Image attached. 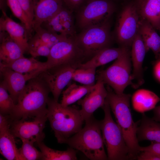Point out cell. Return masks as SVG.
<instances>
[{"label": "cell", "mask_w": 160, "mask_h": 160, "mask_svg": "<svg viewBox=\"0 0 160 160\" xmlns=\"http://www.w3.org/2000/svg\"><path fill=\"white\" fill-rule=\"evenodd\" d=\"M50 92L41 73L29 80L20 94L11 114V121L33 118L47 112Z\"/></svg>", "instance_id": "6da1fadb"}, {"label": "cell", "mask_w": 160, "mask_h": 160, "mask_svg": "<svg viewBox=\"0 0 160 160\" xmlns=\"http://www.w3.org/2000/svg\"><path fill=\"white\" fill-rule=\"evenodd\" d=\"M106 89L108 92L106 98L128 147L131 159H136L140 153V146L137 132L140 120L135 122L133 120L130 106L131 95L124 93L117 94L108 85Z\"/></svg>", "instance_id": "7a4b0ae2"}, {"label": "cell", "mask_w": 160, "mask_h": 160, "mask_svg": "<svg viewBox=\"0 0 160 160\" xmlns=\"http://www.w3.org/2000/svg\"><path fill=\"white\" fill-rule=\"evenodd\" d=\"M47 116L60 143H65L68 138L79 131L84 121L80 110L63 106L53 98L49 99Z\"/></svg>", "instance_id": "3957f363"}, {"label": "cell", "mask_w": 160, "mask_h": 160, "mask_svg": "<svg viewBox=\"0 0 160 160\" xmlns=\"http://www.w3.org/2000/svg\"><path fill=\"white\" fill-rule=\"evenodd\" d=\"M85 121L84 127L68 138L65 143L80 151L90 160L108 159L104 148L100 121L93 115Z\"/></svg>", "instance_id": "277c9868"}, {"label": "cell", "mask_w": 160, "mask_h": 160, "mask_svg": "<svg viewBox=\"0 0 160 160\" xmlns=\"http://www.w3.org/2000/svg\"><path fill=\"white\" fill-rule=\"evenodd\" d=\"M102 108L105 115L104 119L100 121V128L108 159H131L129 150L122 132L112 118L110 106L106 98Z\"/></svg>", "instance_id": "5b68a950"}, {"label": "cell", "mask_w": 160, "mask_h": 160, "mask_svg": "<svg viewBox=\"0 0 160 160\" xmlns=\"http://www.w3.org/2000/svg\"><path fill=\"white\" fill-rule=\"evenodd\" d=\"M131 52L128 48L107 68L96 71V79L111 87L118 94L123 93L129 85L136 89L131 73Z\"/></svg>", "instance_id": "8992f818"}, {"label": "cell", "mask_w": 160, "mask_h": 160, "mask_svg": "<svg viewBox=\"0 0 160 160\" xmlns=\"http://www.w3.org/2000/svg\"><path fill=\"white\" fill-rule=\"evenodd\" d=\"M109 20L84 29L75 36L78 45L89 60L102 50L110 47L112 38Z\"/></svg>", "instance_id": "52a82bcc"}, {"label": "cell", "mask_w": 160, "mask_h": 160, "mask_svg": "<svg viewBox=\"0 0 160 160\" xmlns=\"http://www.w3.org/2000/svg\"><path fill=\"white\" fill-rule=\"evenodd\" d=\"M75 37H67L51 47L46 62L47 69L63 65L76 69L89 60L78 45Z\"/></svg>", "instance_id": "ba28073f"}, {"label": "cell", "mask_w": 160, "mask_h": 160, "mask_svg": "<svg viewBox=\"0 0 160 160\" xmlns=\"http://www.w3.org/2000/svg\"><path fill=\"white\" fill-rule=\"evenodd\" d=\"M114 7L108 0H86L75 11L76 24L81 31L109 20Z\"/></svg>", "instance_id": "9c48e42d"}, {"label": "cell", "mask_w": 160, "mask_h": 160, "mask_svg": "<svg viewBox=\"0 0 160 160\" xmlns=\"http://www.w3.org/2000/svg\"><path fill=\"white\" fill-rule=\"evenodd\" d=\"M136 7L133 4L126 6L122 11L118 20L116 36L121 47L128 48L139 32L141 20Z\"/></svg>", "instance_id": "30bf717a"}, {"label": "cell", "mask_w": 160, "mask_h": 160, "mask_svg": "<svg viewBox=\"0 0 160 160\" xmlns=\"http://www.w3.org/2000/svg\"><path fill=\"white\" fill-rule=\"evenodd\" d=\"M32 121L20 119L11 121L10 129L14 136L37 144L42 142L45 135L43 132L47 119V113L38 116Z\"/></svg>", "instance_id": "8fae6325"}, {"label": "cell", "mask_w": 160, "mask_h": 160, "mask_svg": "<svg viewBox=\"0 0 160 160\" xmlns=\"http://www.w3.org/2000/svg\"><path fill=\"white\" fill-rule=\"evenodd\" d=\"M75 69L69 65H63L47 69L41 73L56 101H58L63 89L72 80Z\"/></svg>", "instance_id": "7c38bea8"}, {"label": "cell", "mask_w": 160, "mask_h": 160, "mask_svg": "<svg viewBox=\"0 0 160 160\" xmlns=\"http://www.w3.org/2000/svg\"><path fill=\"white\" fill-rule=\"evenodd\" d=\"M0 69L3 80L15 105L17 103L19 97L26 83L46 70L41 69L29 73H22L7 67H0Z\"/></svg>", "instance_id": "4fadbf2b"}, {"label": "cell", "mask_w": 160, "mask_h": 160, "mask_svg": "<svg viewBox=\"0 0 160 160\" xmlns=\"http://www.w3.org/2000/svg\"><path fill=\"white\" fill-rule=\"evenodd\" d=\"M72 11L63 6L55 15L43 22L41 26L67 37L76 35Z\"/></svg>", "instance_id": "5bb4252c"}, {"label": "cell", "mask_w": 160, "mask_h": 160, "mask_svg": "<svg viewBox=\"0 0 160 160\" xmlns=\"http://www.w3.org/2000/svg\"><path fill=\"white\" fill-rule=\"evenodd\" d=\"M104 84L101 81L97 80L92 89L83 99L78 101V104L81 106L80 111L84 121L92 116L96 110L104 105L108 94Z\"/></svg>", "instance_id": "9a60e30c"}, {"label": "cell", "mask_w": 160, "mask_h": 160, "mask_svg": "<svg viewBox=\"0 0 160 160\" xmlns=\"http://www.w3.org/2000/svg\"><path fill=\"white\" fill-rule=\"evenodd\" d=\"M0 18V31L7 32L12 39L21 48L24 53L29 50V39L27 30L23 24L18 23L2 12Z\"/></svg>", "instance_id": "2e32d148"}, {"label": "cell", "mask_w": 160, "mask_h": 160, "mask_svg": "<svg viewBox=\"0 0 160 160\" xmlns=\"http://www.w3.org/2000/svg\"><path fill=\"white\" fill-rule=\"evenodd\" d=\"M131 47V60L133 68L132 76L133 81H135V83L137 88L144 82L143 64L147 53L139 32L134 39Z\"/></svg>", "instance_id": "e0dca14e"}, {"label": "cell", "mask_w": 160, "mask_h": 160, "mask_svg": "<svg viewBox=\"0 0 160 160\" xmlns=\"http://www.w3.org/2000/svg\"><path fill=\"white\" fill-rule=\"evenodd\" d=\"M33 31L42 23L55 15L63 6L62 0H34Z\"/></svg>", "instance_id": "ac0fdd59"}, {"label": "cell", "mask_w": 160, "mask_h": 160, "mask_svg": "<svg viewBox=\"0 0 160 160\" xmlns=\"http://www.w3.org/2000/svg\"><path fill=\"white\" fill-rule=\"evenodd\" d=\"M0 64L11 63L24 56L20 47L5 31H0Z\"/></svg>", "instance_id": "d6986e66"}, {"label": "cell", "mask_w": 160, "mask_h": 160, "mask_svg": "<svg viewBox=\"0 0 160 160\" xmlns=\"http://www.w3.org/2000/svg\"><path fill=\"white\" fill-rule=\"evenodd\" d=\"M128 48L120 47L118 48L110 47L104 49L91 59L81 65L78 68H96L116 59Z\"/></svg>", "instance_id": "ffe728a7"}, {"label": "cell", "mask_w": 160, "mask_h": 160, "mask_svg": "<svg viewBox=\"0 0 160 160\" xmlns=\"http://www.w3.org/2000/svg\"><path fill=\"white\" fill-rule=\"evenodd\" d=\"M132 103L134 109L141 113L153 109L160 98L149 90L141 89L136 91L132 97Z\"/></svg>", "instance_id": "44dd1931"}, {"label": "cell", "mask_w": 160, "mask_h": 160, "mask_svg": "<svg viewBox=\"0 0 160 160\" xmlns=\"http://www.w3.org/2000/svg\"><path fill=\"white\" fill-rule=\"evenodd\" d=\"M148 21H141L139 32L144 43L146 52L151 49L157 59L160 52V36Z\"/></svg>", "instance_id": "7402d4cb"}, {"label": "cell", "mask_w": 160, "mask_h": 160, "mask_svg": "<svg viewBox=\"0 0 160 160\" xmlns=\"http://www.w3.org/2000/svg\"><path fill=\"white\" fill-rule=\"evenodd\" d=\"M137 135L138 141L148 140L160 143V123L142 113Z\"/></svg>", "instance_id": "603a6c76"}, {"label": "cell", "mask_w": 160, "mask_h": 160, "mask_svg": "<svg viewBox=\"0 0 160 160\" xmlns=\"http://www.w3.org/2000/svg\"><path fill=\"white\" fill-rule=\"evenodd\" d=\"M139 8L142 19L160 30V0H143Z\"/></svg>", "instance_id": "cb8c5ba5"}, {"label": "cell", "mask_w": 160, "mask_h": 160, "mask_svg": "<svg viewBox=\"0 0 160 160\" xmlns=\"http://www.w3.org/2000/svg\"><path fill=\"white\" fill-rule=\"evenodd\" d=\"M0 152L8 160H22L10 128L0 131Z\"/></svg>", "instance_id": "d4e9b609"}, {"label": "cell", "mask_w": 160, "mask_h": 160, "mask_svg": "<svg viewBox=\"0 0 160 160\" xmlns=\"http://www.w3.org/2000/svg\"><path fill=\"white\" fill-rule=\"evenodd\" d=\"M32 57L27 58L24 56L13 62L7 65L0 64V67L8 68L13 70L22 73L33 72L41 69L47 70L46 62L39 61Z\"/></svg>", "instance_id": "484cf974"}, {"label": "cell", "mask_w": 160, "mask_h": 160, "mask_svg": "<svg viewBox=\"0 0 160 160\" xmlns=\"http://www.w3.org/2000/svg\"><path fill=\"white\" fill-rule=\"evenodd\" d=\"M95 85L92 86L79 85L75 83L71 84L63 91L60 103L62 105L66 106L79 101L92 90Z\"/></svg>", "instance_id": "4316f807"}, {"label": "cell", "mask_w": 160, "mask_h": 160, "mask_svg": "<svg viewBox=\"0 0 160 160\" xmlns=\"http://www.w3.org/2000/svg\"><path fill=\"white\" fill-rule=\"evenodd\" d=\"M42 153V160H76L77 159L75 149L70 147L60 151L50 148L43 142L36 144Z\"/></svg>", "instance_id": "83f0119b"}, {"label": "cell", "mask_w": 160, "mask_h": 160, "mask_svg": "<svg viewBox=\"0 0 160 160\" xmlns=\"http://www.w3.org/2000/svg\"><path fill=\"white\" fill-rule=\"evenodd\" d=\"M7 4L14 16L19 19L26 29L28 37L29 39L33 31L31 24L23 10L18 0H7Z\"/></svg>", "instance_id": "f1b7e54d"}, {"label": "cell", "mask_w": 160, "mask_h": 160, "mask_svg": "<svg viewBox=\"0 0 160 160\" xmlns=\"http://www.w3.org/2000/svg\"><path fill=\"white\" fill-rule=\"evenodd\" d=\"M96 68H77L74 71L72 80L83 85L92 86L95 84Z\"/></svg>", "instance_id": "f546056e"}, {"label": "cell", "mask_w": 160, "mask_h": 160, "mask_svg": "<svg viewBox=\"0 0 160 160\" xmlns=\"http://www.w3.org/2000/svg\"><path fill=\"white\" fill-rule=\"evenodd\" d=\"M8 92L5 82L1 81L0 84V114L4 115H10L15 105Z\"/></svg>", "instance_id": "4dcf8cb0"}, {"label": "cell", "mask_w": 160, "mask_h": 160, "mask_svg": "<svg viewBox=\"0 0 160 160\" xmlns=\"http://www.w3.org/2000/svg\"><path fill=\"white\" fill-rule=\"evenodd\" d=\"M34 31L37 37L50 48L59 41L68 37L49 31L41 26L35 29Z\"/></svg>", "instance_id": "1f68e13d"}, {"label": "cell", "mask_w": 160, "mask_h": 160, "mask_svg": "<svg viewBox=\"0 0 160 160\" xmlns=\"http://www.w3.org/2000/svg\"><path fill=\"white\" fill-rule=\"evenodd\" d=\"M28 52L32 57L36 58L38 56H44L47 57L49 55L51 48L43 43L35 35L28 40Z\"/></svg>", "instance_id": "d6a6232c"}, {"label": "cell", "mask_w": 160, "mask_h": 160, "mask_svg": "<svg viewBox=\"0 0 160 160\" xmlns=\"http://www.w3.org/2000/svg\"><path fill=\"white\" fill-rule=\"evenodd\" d=\"M21 141L22 144L19 151L22 160H42V153L34 146L33 143L25 140Z\"/></svg>", "instance_id": "836d02e7"}, {"label": "cell", "mask_w": 160, "mask_h": 160, "mask_svg": "<svg viewBox=\"0 0 160 160\" xmlns=\"http://www.w3.org/2000/svg\"><path fill=\"white\" fill-rule=\"evenodd\" d=\"M18 1L24 12L32 26V23L34 16V0H18Z\"/></svg>", "instance_id": "e575fe53"}, {"label": "cell", "mask_w": 160, "mask_h": 160, "mask_svg": "<svg viewBox=\"0 0 160 160\" xmlns=\"http://www.w3.org/2000/svg\"><path fill=\"white\" fill-rule=\"evenodd\" d=\"M66 7L73 12L77 10L86 0H62Z\"/></svg>", "instance_id": "d590c367"}, {"label": "cell", "mask_w": 160, "mask_h": 160, "mask_svg": "<svg viewBox=\"0 0 160 160\" xmlns=\"http://www.w3.org/2000/svg\"><path fill=\"white\" fill-rule=\"evenodd\" d=\"M139 151H147L151 152L160 156V143L151 142L149 145L146 147L140 146Z\"/></svg>", "instance_id": "8d00e7d4"}, {"label": "cell", "mask_w": 160, "mask_h": 160, "mask_svg": "<svg viewBox=\"0 0 160 160\" xmlns=\"http://www.w3.org/2000/svg\"><path fill=\"white\" fill-rule=\"evenodd\" d=\"M136 159L138 160H160V156L151 152L143 151L139 153Z\"/></svg>", "instance_id": "74e56055"}, {"label": "cell", "mask_w": 160, "mask_h": 160, "mask_svg": "<svg viewBox=\"0 0 160 160\" xmlns=\"http://www.w3.org/2000/svg\"><path fill=\"white\" fill-rule=\"evenodd\" d=\"M153 73L156 80L160 83V59H157L154 64Z\"/></svg>", "instance_id": "f35d334b"}, {"label": "cell", "mask_w": 160, "mask_h": 160, "mask_svg": "<svg viewBox=\"0 0 160 160\" xmlns=\"http://www.w3.org/2000/svg\"><path fill=\"white\" fill-rule=\"evenodd\" d=\"M154 116L152 119L157 121L160 122V105L153 109Z\"/></svg>", "instance_id": "ab89813d"}, {"label": "cell", "mask_w": 160, "mask_h": 160, "mask_svg": "<svg viewBox=\"0 0 160 160\" xmlns=\"http://www.w3.org/2000/svg\"><path fill=\"white\" fill-rule=\"evenodd\" d=\"M0 8L1 12H6L7 6V0H0Z\"/></svg>", "instance_id": "60d3db41"}, {"label": "cell", "mask_w": 160, "mask_h": 160, "mask_svg": "<svg viewBox=\"0 0 160 160\" xmlns=\"http://www.w3.org/2000/svg\"><path fill=\"white\" fill-rule=\"evenodd\" d=\"M139 6L141 4L143 0H137Z\"/></svg>", "instance_id": "b9f144b4"}, {"label": "cell", "mask_w": 160, "mask_h": 160, "mask_svg": "<svg viewBox=\"0 0 160 160\" xmlns=\"http://www.w3.org/2000/svg\"><path fill=\"white\" fill-rule=\"evenodd\" d=\"M160 59V53H159V58H158V59Z\"/></svg>", "instance_id": "7bdbcfd3"}]
</instances>
